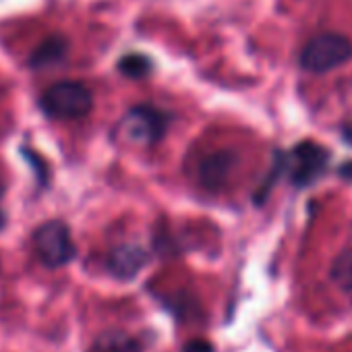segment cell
Masks as SVG:
<instances>
[{"mask_svg": "<svg viewBox=\"0 0 352 352\" xmlns=\"http://www.w3.org/2000/svg\"><path fill=\"white\" fill-rule=\"evenodd\" d=\"M352 60V40L338 32H321L309 38L298 52V67L311 75L331 73Z\"/></svg>", "mask_w": 352, "mask_h": 352, "instance_id": "1", "label": "cell"}, {"mask_svg": "<svg viewBox=\"0 0 352 352\" xmlns=\"http://www.w3.org/2000/svg\"><path fill=\"white\" fill-rule=\"evenodd\" d=\"M32 245L40 263L48 270L69 265L77 257V245L71 236V228L63 220H48L34 230Z\"/></svg>", "mask_w": 352, "mask_h": 352, "instance_id": "3", "label": "cell"}, {"mask_svg": "<svg viewBox=\"0 0 352 352\" xmlns=\"http://www.w3.org/2000/svg\"><path fill=\"white\" fill-rule=\"evenodd\" d=\"M7 226V216H5V212L0 210V230H3Z\"/></svg>", "mask_w": 352, "mask_h": 352, "instance_id": "15", "label": "cell"}, {"mask_svg": "<svg viewBox=\"0 0 352 352\" xmlns=\"http://www.w3.org/2000/svg\"><path fill=\"white\" fill-rule=\"evenodd\" d=\"M342 139H344L346 143H350V145H352V120H350V122H346V124L342 126Z\"/></svg>", "mask_w": 352, "mask_h": 352, "instance_id": "13", "label": "cell"}, {"mask_svg": "<svg viewBox=\"0 0 352 352\" xmlns=\"http://www.w3.org/2000/svg\"><path fill=\"white\" fill-rule=\"evenodd\" d=\"M183 352H216V348L212 342H208L204 338H195L183 346Z\"/></svg>", "mask_w": 352, "mask_h": 352, "instance_id": "12", "label": "cell"}, {"mask_svg": "<svg viewBox=\"0 0 352 352\" xmlns=\"http://www.w3.org/2000/svg\"><path fill=\"white\" fill-rule=\"evenodd\" d=\"M340 174H342V176H346V179H352V162H346V164H342V168H340Z\"/></svg>", "mask_w": 352, "mask_h": 352, "instance_id": "14", "label": "cell"}, {"mask_svg": "<svg viewBox=\"0 0 352 352\" xmlns=\"http://www.w3.org/2000/svg\"><path fill=\"white\" fill-rule=\"evenodd\" d=\"M89 352H141V344L126 331L110 329L94 340Z\"/></svg>", "mask_w": 352, "mask_h": 352, "instance_id": "9", "label": "cell"}, {"mask_svg": "<svg viewBox=\"0 0 352 352\" xmlns=\"http://www.w3.org/2000/svg\"><path fill=\"white\" fill-rule=\"evenodd\" d=\"M147 251L139 243H122L108 253L106 267L118 280H133L147 263Z\"/></svg>", "mask_w": 352, "mask_h": 352, "instance_id": "8", "label": "cell"}, {"mask_svg": "<svg viewBox=\"0 0 352 352\" xmlns=\"http://www.w3.org/2000/svg\"><path fill=\"white\" fill-rule=\"evenodd\" d=\"M331 280L346 292H352V251H342L331 263Z\"/></svg>", "mask_w": 352, "mask_h": 352, "instance_id": "11", "label": "cell"}, {"mask_svg": "<svg viewBox=\"0 0 352 352\" xmlns=\"http://www.w3.org/2000/svg\"><path fill=\"white\" fill-rule=\"evenodd\" d=\"M282 162L294 187H309L327 170L329 151L315 141H300L288 155L282 153Z\"/></svg>", "mask_w": 352, "mask_h": 352, "instance_id": "5", "label": "cell"}, {"mask_svg": "<svg viewBox=\"0 0 352 352\" xmlns=\"http://www.w3.org/2000/svg\"><path fill=\"white\" fill-rule=\"evenodd\" d=\"M168 122L170 118L164 110L151 104H137L129 108V112L118 122V133L129 143L149 147L164 139L168 131Z\"/></svg>", "mask_w": 352, "mask_h": 352, "instance_id": "4", "label": "cell"}, {"mask_svg": "<svg viewBox=\"0 0 352 352\" xmlns=\"http://www.w3.org/2000/svg\"><path fill=\"white\" fill-rule=\"evenodd\" d=\"M71 52V42L65 34H50L46 36L44 40L38 42V46L28 54V69L32 71H46V69H52V67H58L67 60Z\"/></svg>", "mask_w": 352, "mask_h": 352, "instance_id": "7", "label": "cell"}, {"mask_svg": "<svg viewBox=\"0 0 352 352\" xmlns=\"http://www.w3.org/2000/svg\"><path fill=\"white\" fill-rule=\"evenodd\" d=\"M153 58L145 52H124L116 60V71L126 79H145L153 73Z\"/></svg>", "mask_w": 352, "mask_h": 352, "instance_id": "10", "label": "cell"}, {"mask_svg": "<svg viewBox=\"0 0 352 352\" xmlns=\"http://www.w3.org/2000/svg\"><path fill=\"white\" fill-rule=\"evenodd\" d=\"M234 166H236V155L230 149L212 151V153H208L199 162V166H197V179H199V183L206 189L218 191V189H222L228 183Z\"/></svg>", "mask_w": 352, "mask_h": 352, "instance_id": "6", "label": "cell"}, {"mask_svg": "<svg viewBox=\"0 0 352 352\" xmlns=\"http://www.w3.org/2000/svg\"><path fill=\"white\" fill-rule=\"evenodd\" d=\"M38 104L52 120H79L94 110V94L81 81L65 79L46 87Z\"/></svg>", "mask_w": 352, "mask_h": 352, "instance_id": "2", "label": "cell"}]
</instances>
